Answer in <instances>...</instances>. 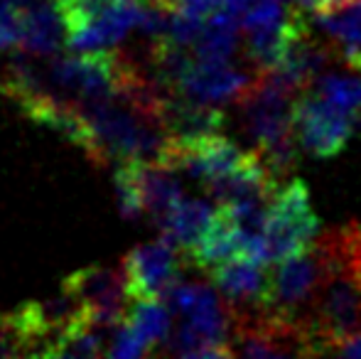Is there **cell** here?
I'll use <instances>...</instances> for the list:
<instances>
[{
	"mask_svg": "<svg viewBox=\"0 0 361 359\" xmlns=\"http://www.w3.org/2000/svg\"><path fill=\"white\" fill-rule=\"evenodd\" d=\"M300 96L273 74H258L251 91L243 96L241 118L253 150L278 182H288L298 165V138H295V104Z\"/></svg>",
	"mask_w": 361,
	"mask_h": 359,
	"instance_id": "cell-1",
	"label": "cell"
},
{
	"mask_svg": "<svg viewBox=\"0 0 361 359\" xmlns=\"http://www.w3.org/2000/svg\"><path fill=\"white\" fill-rule=\"evenodd\" d=\"M327 271L329 256L324 246L319 244V239L307 254L288 259L278 264L276 269H271V300H268L263 317L307 327Z\"/></svg>",
	"mask_w": 361,
	"mask_h": 359,
	"instance_id": "cell-2",
	"label": "cell"
},
{
	"mask_svg": "<svg viewBox=\"0 0 361 359\" xmlns=\"http://www.w3.org/2000/svg\"><path fill=\"white\" fill-rule=\"evenodd\" d=\"M319 219L310 205V192L302 180L293 178L278 187L268 207L263 239L268 246L271 264H283L295 256H302L317 244Z\"/></svg>",
	"mask_w": 361,
	"mask_h": 359,
	"instance_id": "cell-3",
	"label": "cell"
},
{
	"mask_svg": "<svg viewBox=\"0 0 361 359\" xmlns=\"http://www.w3.org/2000/svg\"><path fill=\"white\" fill-rule=\"evenodd\" d=\"M359 121L334 109L317 91H305L295 104V138L312 158H334L347 148Z\"/></svg>",
	"mask_w": 361,
	"mask_h": 359,
	"instance_id": "cell-4",
	"label": "cell"
},
{
	"mask_svg": "<svg viewBox=\"0 0 361 359\" xmlns=\"http://www.w3.org/2000/svg\"><path fill=\"white\" fill-rule=\"evenodd\" d=\"M67 291H72L86 308V320L96 327L118 325L128 317L130 293L123 271L114 269H84L67 278Z\"/></svg>",
	"mask_w": 361,
	"mask_h": 359,
	"instance_id": "cell-5",
	"label": "cell"
},
{
	"mask_svg": "<svg viewBox=\"0 0 361 359\" xmlns=\"http://www.w3.org/2000/svg\"><path fill=\"white\" fill-rule=\"evenodd\" d=\"M180 256L165 239L133 249L123 261L130 300H160L180 283Z\"/></svg>",
	"mask_w": 361,
	"mask_h": 359,
	"instance_id": "cell-6",
	"label": "cell"
},
{
	"mask_svg": "<svg viewBox=\"0 0 361 359\" xmlns=\"http://www.w3.org/2000/svg\"><path fill=\"white\" fill-rule=\"evenodd\" d=\"M256 79V72L241 69L231 62H197L195 59L190 72L177 84L175 94L197 104L221 109V104H241Z\"/></svg>",
	"mask_w": 361,
	"mask_h": 359,
	"instance_id": "cell-7",
	"label": "cell"
},
{
	"mask_svg": "<svg viewBox=\"0 0 361 359\" xmlns=\"http://www.w3.org/2000/svg\"><path fill=\"white\" fill-rule=\"evenodd\" d=\"M160 121L170 133L172 143L187 145L221 135L226 116L219 106L197 104L180 94H170L160 104Z\"/></svg>",
	"mask_w": 361,
	"mask_h": 359,
	"instance_id": "cell-8",
	"label": "cell"
},
{
	"mask_svg": "<svg viewBox=\"0 0 361 359\" xmlns=\"http://www.w3.org/2000/svg\"><path fill=\"white\" fill-rule=\"evenodd\" d=\"M23 47L32 57H49L67 39V23L54 0H32L23 10Z\"/></svg>",
	"mask_w": 361,
	"mask_h": 359,
	"instance_id": "cell-9",
	"label": "cell"
},
{
	"mask_svg": "<svg viewBox=\"0 0 361 359\" xmlns=\"http://www.w3.org/2000/svg\"><path fill=\"white\" fill-rule=\"evenodd\" d=\"M216 217H219V207H214V202L185 200L160 224L162 239L175 246L177 251H182V256H185L204 239L207 231L214 226Z\"/></svg>",
	"mask_w": 361,
	"mask_h": 359,
	"instance_id": "cell-10",
	"label": "cell"
},
{
	"mask_svg": "<svg viewBox=\"0 0 361 359\" xmlns=\"http://www.w3.org/2000/svg\"><path fill=\"white\" fill-rule=\"evenodd\" d=\"M133 168L145 214H150L157 224H162L185 202L180 178H177L180 173L165 168V165H133Z\"/></svg>",
	"mask_w": 361,
	"mask_h": 359,
	"instance_id": "cell-11",
	"label": "cell"
},
{
	"mask_svg": "<svg viewBox=\"0 0 361 359\" xmlns=\"http://www.w3.org/2000/svg\"><path fill=\"white\" fill-rule=\"evenodd\" d=\"M241 18L219 8L216 13L207 18L204 32H202L200 42L195 44L192 54L197 62H231L238 44H241Z\"/></svg>",
	"mask_w": 361,
	"mask_h": 359,
	"instance_id": "cell-12",
	"label": "cell"
},
{
	"mask_svg": "<svg viewBox=\"0 0 361 359\" xmlns=\"http://www.w3.org/2000/svg\"><path fill=\"white\" fill-rule=\"evenodd\" d=\"M126 322L133 325V330L138 332L150 347H157L170 340L172 317H170V310L162 305V300H133L130 303Z\"/></svg>",
	"mask_w": 361,
	"mask_h": 359,
	"instance_id": "cell-13",
	"label": "cell"
},
{
	"mask_svg": "<svg viewBox=\"0 0 361 359\" xmlns=\"http://www.w3.org/2000/svg\"><path fill=\"white\" fill-rule=\"evenodd\" d=\"M312 91H317L324 101H329L334 109L352 116V118L359 121V126H361V77L327 72L317 79V84L312 87Z\"/></svg>",
	"mask_w": 361,
	"mask_h": 359,
	"instance_id": "cell-14",
	"label": "cell"
},
{
	"mask_svg": "<svg viewBox=\"0 0 361 359\" xmlns=\"http://www.w3.org/2000/svg\"><path fill=\"white\" fill-rule=\"evenodd\" d=\"M104 330L96 327L89 320L74 332H69L64 340H59L52 350H47L54 359H101V347H104Z\"/></svg>",
	"mask_w": 361,
	"mask_h": 359,
	"instance_id": "cell-15",
	"label": "cell"
},
{
	"mask_svg": "<svg viewBox=\"0 0 361 359\" xmlns=\"http://www.w3.org/2000/svg\"><path fill=\"white\" fill-rule=\"evenodd\" d=\"M116 197H118L121 214L126 219H140L145 214L143 197H140V187L133 165H121L116 170Z\"/></svg>",
	"mask_w": 361,
	"mask_h": 359,
	"instance_id": "cell-16",
	"label": "cell"
},
{
	"mask_svg": "<svg viewBox=\"0 0 361 359\" xmlns=\"http://www.w3.org/2000/svg\"><path fill=\"white\" fill-rule=\"evenodd\" d=\"M150 355L152 347L133 330V325L121 322L118 330L114 332V340H111L106 359H147Z\"/></svg>",
	"mask_w": 361,
	"mask_h": 359,
	"instance_id": "cell-17",
	"label": "cell"
},
{
	"mask_svg": "<svg viewBox=\"0 0 361 359\" xmlns=\"http://www.w3.org/2000/svg\"><path fill=\"white\" fill-rule=\"evenodd\" d=\"M23 10L13 3H0V49L23 47Z\"/></svg>",
	"mask_w": 361,
	"mask_h": 359,
	"instance_id": "cell-18",
	"label": "cell"
},
{
	"mask_svg": "<svg viewBox=\"0 0 361 359\" xmlns=\"http://www.w3.org/2000/svg\"><path fill=\"white\" fill-rule=\"evenodd\" d=\"M357 0H298V8L305 10V13L312 15H329V13H339V10L349 8Z\"/></svg>",
	"mask_w": 361,
	"mask_h": 359,
	"instance_id": "cell-19",
	"label": "cell"
},
{
	"mask_svg": "<svg viewBox=\"0 0 361 359\" xmlns=\"http://www.w3.org/2000/svg\"><path fill=\"white\" fill-rule=\"evenodd\" d=\"M334 347H337L342 359H361V335L349 337V340L339 342V345H334Z\"/></svg>",
	"mask_w": 361,
	"mask_h": 359,
	"instance_id": "cell-20",
	"label": "cell"
},
{
	"mask_svg": "<svg viewBox=\"0 0 361 359\" xmlns=\"http://www.w3.org/2000/svg\"><path fill=\"white\" fill-rule=\"evenodd\" d=\"M200 359H236V352H233L231 345H214L207 347L200 355Z\"/></svg>",
	"mask_w": 361,
	"mask_h": 359,
	"instance_id": "cell-21",
	"label": "cell"
},
{
	"mask_svg": "<svg viewBox=\"0 0 361 359\" xmlns=\"http://www.w3.org/2000/svg\"><path fill=\"white\" fill-rule=\"evenodd\" d=\"M86 3V0H57L59 8H76V5Z\"/></svg>",
	"mask_w": 361,
	"mask_h": 359,
	"instance_id": "cell-22",
	"label": "cell"
},
{
	"mask_svg": "<svg viewBox=\"0 0 361 359\" xmlns=\"http://www.w3.org/2000/svg\"><path fill=\"white\" fill-rule=\"evenodd\" d=\"M258 3H278V5H288V3H298V0H258Z\"/></svg>",
	"mask_w": 361,
	"mask_h": 359,
	"instance_id": "cell-23",
	"label": "cell"
},
{
	"mask_svg": "<svg viewBox=\"0 0 361 359\" xmlns=\"http://www.w3.org/2000/svg\"><path fill=\"white\" fill-rule=\"evenodd\" d=\"M0 91H3V82H0Z\"/></svg>",
	"mask_w": 361,
	"mask_h": 359,
	"instance_id": "cell-24",
	"label": "cell"
}]
</instances>
